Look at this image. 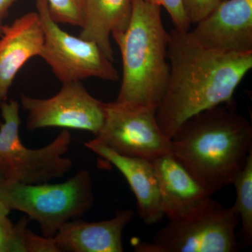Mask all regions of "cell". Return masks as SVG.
Here are the masks:
<instances>
[{
	"mask_svg": "<svg viewBox=\"0 0 252 252\" xmlns=\"http://www.w3.org/2000/svg\"><path fill=\"white\" fill-rule=\"evenodd\" d=\"M168 84L157 119L169 139L195 114L230 103L240 82L252 68V53L223 54L189 44L185 32H169Z\"/></svg>",
	"mask_w": 252,
	"mask_h": 252,
	"instance_id": "obj_1",
	"label": "cell"
},
{
	"mask_svg": "<svg viewBox=\"0 0 252 252\" xmlns=\"http://www.w3.org/2000/svg\"><path fill=\"white\" fill-rule=\"evenodd\" d=\"M172 154L214 195L233 185L252 153L251 123L234 101L195 114L171 139Z\"/></svg>",
	"mask_w": 252,
	"mask_h": 252,
	"instance_id": "obj_2",
	"label": "cell"
},
{
	"mask_svg": "<svg viewBox=\"0 0 252 252\" xmlns=\"http://www.w3.org/2000/svg\"><path fill=\"white\" fill-rule=\"evenodd\" d=\"M161 7L132 0L130 22L125 31L112 34L122 57V85L117 102L157 110L170 77V34L164 28Z\"/></svg>",
	"mask_w": 252,
	"mask_h": 252,
	"instance_id": "obj_3",
	"label": "cell"
},
{
	"mask_svg": "<svg viewBox=\"0 0 252 252\" xmlns=\"http://www.w3.org/2000/svg\"><path fill=\"white\" fill-rule=\"evenodd\" d=\"M0 200L10 210L23 212L36 222L43 236L54 238L64 223L80 218L92 208V179L84 170L55 185L4 182L0 184Z\"/></svg>",
	"mask_w": 252,
	"mask_h": 252,
	"instance_id": "obj_4",
	"label": "cell"
},
{
	"mask_svg": "<svg viewBox=\"0 0 252 252\" xmlns=\"http://www.w3.org/2000/svg\"><path fill=\"white\" fill-rule=\"evenodd\" d=\"M238 214L212 198L193 210L170 220L152 243L136 245L140 252H235Z\"/></svg>",
	"mask_w": 252,
	"mask_h": 252,
	"instance_id": "obj_5",
	"label": "cell"
},
{
	"mask_svg": "<svg viewBox=\"0 0 252 252\" xmlns=\"http://www.w3.org/2000/svg\"><path fill=\"white\" fill-rule=\"evenodd\" d=\"M0 107L3 119L0 123V158L7 170L6 182L37 185L61 178L69 172L72 160L63 157L72 140L69 131H62L41 148H28L20 137L21 118L17 101H5Z\"/></svg>",
	"mask_w": 252,
	"mask_h": 252,
	"instance_id": "obj_6",
	"label": "cell"
},
{
	"mask_svg": "<svg viewBox=\"0 0 252 252\" xmlns=\"http://www.w3.org/2000/svg\"><path fill=\"white\" fill-rule=\"evenodd\" d=\"M36 8L44 36L39 56L62 84L92 77L110 81L119 79L112 61L95 43L72 35L55 22L46 0H36Z\"/></svg>",
	"mask_w": 252,
	"mask_h": 252,
	"instance_id": "obj_7",
	"label": "cell"
},
{
	"mask_svg": "<svg viewBox=\"0 0 252 252\" xmlns=\"http://www.w3.org/2000/svg\"><path fill=\"white\" fill-rule=\"evenodd\" d=\"M94 140L126 157L153 161L172 153L171 141L162 132L157 109L115 101L105 103V118Z\"/></svg>",
	"mask_w": 252,
	"mask_h": 252,
	"instance_id": "obj_8",
	"label": "cell"
},
{
	"mask_svg": "<svg viewBox=\"0 0 252 252\" xmlns=\"http://www.w3.org/2000/svg\"><path fill=\"white\" fill-rule=\"evenodd\" d=\"M62 84L59 92L49 98L21 94V107L27 112L28 130L63 127L97 135L103 126L105 103L91 95L81 81Z\"/></svg>",
	"mask_w": 252,
	"mask_h": 252,
	"instance_id": "obj_9",
	"label": "cell"
},
{
	"mask_svg": "<svg viewBox=\"0 0 252 252\" xmlns=\"http://www.w3.org/2000/svg\"><path fill=\"white\" fill-rule=\"evenodd\" d=\"M185 32L191 45L223 54L252 53V0H224Z\"/></svg>",
	"mask_w": 252,
	"mask_h": 252,
	"instance_id": "obj_10",
	"label": "cell"
},
{
	"mask_svg": "<svg viewBox=\"0 0 252 252\" xmlns=\"http://www.w3.org/2000/svg\"><path fill=\"white\" fill-rule=\"evenodd\" d=\"M44 36L37 12H29L5 25L0 36V105L21 68L40 54Z\"/></svg>",
	"mask_w": 252,
	"mask_h": 252,
	"instance_id": "obj_11",
	"label": "cell"
},
{
	"mask_svg": "<svg viewBox=\"0 0 252 252\" xmlns=\"http://www.w3.org/2000/svg\"><path fill=\"white\" fill-rule=\"evenodd\" d=\"M94 153L112 163L130 185L136 200L139 217L147 225L163 218L157 175L152 162L140 158L126 157L93 139L84 143Z\"/></svg>",
	"mask_w": 252,
	"mask_h": 252,
	"instance_id": "obj_12",
	"label": "cell"
},
{
	"mask_svg": "<svg viewBox=\"0 0 252 252\" xmlns=\"http://www.w3.org/2000/svg\"><path fill=\"white\" fill-rule=\"evenodd\" d=\"M151 162L157 175L162 212L169 220L183 216L213 195L172 153Z\"/></svg>",
	"mask_w": 252,
	"mask_h": 252,
	"instance_id": "obj_13",
	"label": "cell"
},
{
	"mask_svg": "<svg viewBox=\"0 0 252 252\" xmlns=\"http://www.w3.org/2000/svg\"><path fill=\"white\" fill-rule=\"evenodd\" d=\"M131 209L119 210L109 220L88 222L80 218L69 220L54 236L61 252H122V235L133 219Z\"/></svg>",
	"mask_w": 252,
	"mask_h": 252,
	"instance_id": "obj_14",
	"label": "cell"
},
{
	"mask_svg": "<svg viewBox=\"0 0 252 252\" xmlns=\"http://www.w3.org/2000/svg\"><path fill=\"white\" fill-rule=\"evenodd\" d=\"M132 9V0H84V22L79 36L95 43L113 61L111 36L125 31Z\"/></svg>",
	"mask_w": 252,
	"mask_h": 252,
	"instance_id": "obj_15",
	"label": "cell"
},
{
	"mask_svg": "<svg viewBox=\"0 0 252 252\" xmlns=\"http://www.w3.org/2000/svg\"><path fill=\"white\" fill-rule=\"evenodd\" d=\"M233 185L236 190L234 207L241 220V231L244 240L252 244V153L250 154L245 167L235 177Z\"/></svg>",
	"mask_w": 252,
	"mask_h": 252,
	"instance_id": "obj_16",
	"label": "cell"
},
{
	"mask_svg": "<svg viewBox=\"0 0 252 252\" xmlns=\"http://www.w3.org/2000/svg\"><path fill=\"white\" fill-rule=\"evenodd\" d=\"M50 15L57 23L81 27L84 22V0H46Z\"/></svg>",
	"mask_w": 252,
	"mask_h": 252,
	"instance_id": "obj_17",
	"label": "cell"
},
{
	"mask_svg": "<svg viewBox=\"0 0 252 252\" xmlns=\"http://www.w3.org/2000/svg\"><path fill=\"white\" fill-rule=\"evenodd\" d=\"M28 221L23 217L14 225L7 217L0 220V252H26L23 233Z\"/></svg>",
	"mask_w": 252,
	"mask_h": 252,
	"instance_id": "obj_18",
	"label": "cell"
},
{
	"mask_svg": "<svg viewBox=\"0 0 252 252\" xmlns=\"http://www.w3.org/2000/svg\"><path fill=\"white\" fill-rule=\"evenodd\" d=\"M147 2L162 6L167 10L175 26V29L182 32L190 31V23L186 16L182 0H144Z\"/></svg>",
	"mask_w": 252,
	"mask_h": 252,
	"instance_id": "obj_19",
	"label": "cell"
},
{
	"mask_svg": "<svg viewBox=\"0 0 252 252\" xmlns=\"http://www.w3.org/2000/svg\"><path fill=\"white\" fill-rule=\"evenodd\" d=\"M186 16L190 25L202 21L211 14L221 0H182Z\"/></svg>",
	"mask_w": 252,
	"mask_h": 252,
	"instance_id": "obj_20",
	"label": "cell"
},
{
	"mask_svg": "<svg viewBox=\"0 0 252 252\" xmlns=\"http://www.w3.org/2000/svg\"><path fill=\"white\" fill-rule=\"evenodd\" d=\"M23 229V240L26 252H60L54 238H46L35 234L28 228Z\"/></svg>",
	"mask_w": 252,
	"mask_h": 252,
	"instance_id": "obj_21",
	"label": "cell"
},
{
	"mask_svg": "<svg viewBox=\"0 0 252 252\" xmlns=\"http://www.w3.org/2000/svg\"><path fill=\"white\" fill-rule=\"evenodd\" d=\"M18 0H0V36L2 34L5 25L4 21L10 8Z\"/></svg>",
	"mask_w": 252,
	"mask_h": 252,
	"instance_id": "obj_22",
	"label": "cell"
},
{
	"mask_svg": "<svg viewBox=\"0 0 252 252\" xmlns=\"http://www.w3.org/2000/svg\"><path fill=\"white\" fill-rule=\"evenodd\" d=\"M7 182V170L4 162L0 158V184Z\"/></svg>",
	"mask_w": 252,
	"mask_h": 252,
	"instance_id": "obj_23",
	"label": "cell"
},
{
	"mask_svg": "<svg viewBox=\"0 0 252 252\" xmlns=\"http://www.w3.org/2000/svg\"><path fill=\"white\" fill-rule=\"evenodd\" d=\"M224 1V0H221V1Z\"/></svg>",
	"mask_w": 252,
	"mask_h": 252,
	"instance_id": "obj_24",
	"label": "cell"
}]
</instances>
